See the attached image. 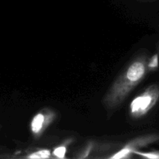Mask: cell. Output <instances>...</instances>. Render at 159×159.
<instances>
[{"label": "cell", "instance_id": "obj_1", "mask_svg": "<svg viewBox=\"0 0 159 159\" xmlns=\"http://www.w3.org/2000/svg\"><path fill=\"white\" fill-rule=\"evenodd\" d=\"M159 91L158 89L154 88L144 93L143 96L136 98L130 105L132 113H144L148 110L158 99Z\"/></svg>", "mask_w": 159, "mask_h": 159}, {"label": "cell", "instance_id": "obj_2", "mask_svg": "<svg viewBox=\"0 0 159 159\" xmlns=\"http://www.w3.org/2000/svg\"><path fill=\"white\" fill-rule=\"evenodd\" d=\"M145 73V66L141 61L132 64L127 71V78L132 82H136L144 76Z\"/></svg>", "mask_w": 159, "mask_h": 159}, {"label": "cell", "instance_id": "obj_3", "mask_svg": "<svg viewBox=\"0 0 159 159\" xmlns=\"http://www.w3.org/2000/svg\"><path fill=\"white\" fill-rule=\"evenodd\" d=\"M43 122H44V116L43 114H37L35 117L33 119L31 123V129L34 133H38L43 127Z\"/></svg>", "mask_w": 159, "mask_h": 159}, {"label": "cell", "instance_id": "obj_4", "mask_svg": "<svg viewBox=\"0 0 159 159\" xmlns=\"http://www.w3.org/2000/svg\"><path fill=\"white\" fill-rule=\"evenodd\" d=\"M50 152L48 150H42L39 151V152H35V153L32 154L30 155L28 158H48L50 156Z\"/></svg>", "mask_w": 159, "mask_h": 159}, {"label": "cell", "instance_id": "obj_5", "mask_svg": "<svg viewBox=\"0 0 159 159\" xmlns=\"http://www.w3.org/2000/svg\"><path fill=\"white\" fill-rule=\"evenodd\" d=\"M65 152H66V148L64 146H61V147H59L57 148H56L54 152V155H55L56 157L60 158H63L65 157Z\"/></svg>", "mask_w": 159, "mask_h": 159}, {"label": "cell", "instance_id": "obj_6", "mask_svg": "<svg viewBox=\"0 0 159 159\" xmlns=\"http://www.w3.org/2000/svg\"><path fill=\"white\" fill-rule=\"evenodd\" d=\"M129 153H130V150H129L128 148H124V149H122V150L120 151L119 152H117V153H116V155H113V156L112 157V158L120 159V158H124V157L127 156V155H128Z\"/></svg>", "mask_w": 159, "mask_h": 159}, {"label": "cell", "instance_id": "obj_7", "mask_svg": "<svg viewBox=\"0 0 159 159\" xmlns=\"http://www.w3.org/2000/svg\"><path fill=\"white\" fill-rule=\"evenodd\" d=\"M139 155H143V156L146 157L148 158L152 159H159V152H152V153H139Z\"/></svg>", "mask_w": 159, "mask_h": 159}, {"label": "cell", "instance_id": "obj_8", "mask_svg": "<svg viewBox=\"0 0 159 159\" xmlns=\"http://www.w3.org/2000/svg\"><path fill=\"white\" fill-rule=\"evenodd\" d=\"M158 66V56L155 55L152 57V61H151L150 64H149V67L151 68H154V67Z\"/></svg>", "mask_w": 159, "mask_h": 159}]
</instances>
